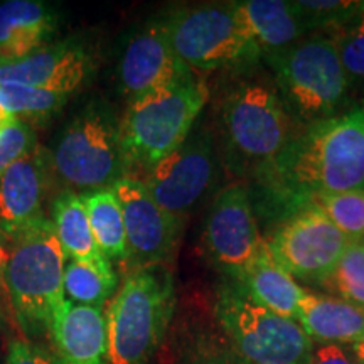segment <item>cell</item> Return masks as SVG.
I'll use <instances>...</instances> for the list:
<instances>
[{
  "label": "cell",
  "instance_id": "obj_1",
  "mask_svg": "<svg viewBox=\"0 0 364 364\" xmlns=\"http://www.w3.org/2000/svg\"><path fill=\"white\" fill-rule=\"evenodd\" d=\"M255 182L268 211L284 220L318 196L364 191V110L309 124Z\"/></svg>",
  "mask_w": 364,
  "mask_h": 364
},
{
  "label": "cell",
  "instance_id": "obj_2",
  "mask_svg": "<svg viewBox=\"0 0 364 364\" xmlns=\"http://www.w3.org/2000/svg\"><path fill=\"white\" fill-rule=\"evenodd\" d=\"M176 282L167 265L127 272L107 309L108 364H150L169 334Z\"/></svg>",
  "mask_w": 364,
  "mask_h": 364
},
{
  "label": "cell",
  "instance_id": "obj_3",
  "mask_svg": "<svg viewBox=\"0 0 364 364\" xmlns=\"http://www.w3.org/2000/svg\"><path fill=\"white\" fill-rule=\"evenodd\" d=\"M209 100L204 78L196 73L127 103L120 139L127 171L144 174L179 147L194 129Z\"/></svg>",
  "mask_w": 364,
  "mask_h": 364
},
{
  "label": "cell",
  "instance_id": "obj_4",
  "mask_svg": "<svg viewBox=\"0 0 364 364\" xmlns=\"http://www.w3.org/2000/svg\"><path fill=\"white\" fill-rule=\"evenodd\" d=\"M226 164L235 174L257 179L295 136L294 120L270 85L245 80L221 100Z\"/></svg>",
  "mask_w": 364,
  "mask_h": 364
},
{
  "label": "cell",
  "instance_id": "obj_5",
  "mask_svg": "<svg viewBox=\"0 0 364 364\" xmlns=\"http://www.w3.org/2000/svg\"><path fill=\"white\" fill-rule=\"evenodd\" d=\"M7 289L22 338H49L58 309L65 302L66 255L49 216L9 245Z\"/></svg>",
  "mask_w": 364,
  "mask_h": 364
},
{
  "label": "cell",
  "instance_id": "obj_6",
  "mask_svg": "<svg viewBox=\"0 0 364 364\" xmlns=\"http://www.w3.org/2000/svg\"><path fill=\"white\" fill-rule=\"evenodd\" d=\"M53 177L63 189L83 194L113 188L129 176L120 139V117L105 100H91L68 122L49 152Z\"/></svg>",
  "mask_w": 364,
  "mask_h": 364
},
{
  "label": "cell",
  "instance_id": "obj_7",
  "mask_svg": "<svg viewBox=\"0 0 364 364\" xmlns=\"http://www.w3.org/2000/svg\"><path fill=\"white\" fill-rule=\"evenodd\" d=\"M215 317L248 364H309L314 341L299 321L260 306L240 282L225 279L218 285Z\"/></svg>",
  "mask_w": 364,
  "mask_h": 364
},
{
  "label": "cell",
  "instance_id": "obj_8",
  "mask_svg": "<svg viewBox=\"0 0 364 364\" xmlns=\"http://www.w3.org/2000/svg\"><path fill=\"white\" fill-rule=\"evenodd\" d=\"M263 58L272 68L287 110L307 125L334 117L349 85L336 39H302Z\"/></svg>",
  "mask_w": 364,
  "mask_h": 364
},
{
  "label": "cell",
  "instance_id": "obj_9",
  "mask_svg": "<svg viewBox=\"0 0 364 364\" xmlns=\"http://www.w3.org/2000/svg\"><path fill=\"white\" fill-rule=\"evenodd\" d=\"M172 48L194 73H206L258 58L238 2L174 9L164 16Z\"/></svg>",
  "mask_w": 364,
  "mask_h": 364
},
{
  "label": "cell",
  "instance_id": "obj_10",
  "mask_svg": "<svg viewBox=\"0 0 364 364\" xmlns=\"http://www.w3.org/2000/svg\"><path fill=\"white\" fill-rule=\"evenodd\" d=\"M218 172L215 134L208 127L194 125L188 139L140 181L159 206L186 218L215 191Z\"/></svg>",
  "mask_w": 364,
  "mask_h": 364
},
{
  "label": "cell",
  "instance_id": "obj_11",
  "mask_svg": "<svg viewBox=\"0 0 364 364\" xmlns=\"http://www.w3.org/2000/svg\"><path fill=\"white\" fill-rule=\"evenodd\" d=\"M265 243L248 186L235 182L218 191L203 230V250L211 265L225 279L240 280Z\"/></svg>",
  "mask_w": 364,
  "mask_h": 364
},
{
  "label": "cell",
  "instance_id": "obj_12",
  "mask_svg": "<svg viewBox=\"0 0 364 364\" xmlns=\"http://www.w3.org/2000/svg\"><path fill=\"white\" fill-rule=\"evenodd\" d=\"M351 243L317 206L287 218L267 240L272 257L294 279L311 284H327Z\"/></svg>",
  "mask_w": 364,
  "mask_h": 364
},
{
  "label": "cell",
  "instance_id": "obj_13",
  "mask_svg": "<svg viewBox=\"0 0 364 364\" xmlns=\"http://www.w3.org/2000/svg\"><path fill=\"white\" fill-rule=\"evenodd\" d=\"M113 191L124 213L129 272L142 267L167 265L179 248L186 218L159 206L139 177H122Z\"/></svg>",
  "mask_w": 364,
  "mask_h": 364
},
{
  "label": "cell",
  "instance_id": "obj_14",
  "mask_svg": "<svg viewBox=\"0 0 364 364\" xmlns=\"http://www.w3.org/2000/svg\"><path fill=\"white\" fill-rule=\"evenodd\" d=\"M191 73L172 48L164 16L147 21L127 39L117 65L118 85L129 102Z\"/></svg>",
  "mask_w": 364,
  "mask_h": 364
},
{
  "label": "cell",
  "instance_id": "obj_15",
  "mask_svg": "<svg viewBox=\"0 0 364 364\" xmlns=\"http://www.w3.org/2000/svg\"><path fill=\"white\" fill-rule=\"evenodd\" d=\"M95 63L93 51L85 41H56L17 61L0 63V86L73 95L93 75Z\"/></svg>",
  "mask_w": 364,
  "mask_h": 364
},
{
  "label": "cell",
  "instance_id": "obj_16",
  "mask_svg": "<svg viewBox=\"0 0 364 364\" xmlns=\"http://www.w3.org/2000/svg\"><path fill=\"white\" fill-rule=\"evenodd\" d=\"M49 152L36 147L7 169L0 179V235L6 245L46 220L44 204L51 188Z\"/></svg>",
  "mask_w": 364,
  "mask_h": 364
},
{
  "label": "cell",
  "instance_id": "obj_17",
  "mask_svg": "<svg viewBox=\"0 0 364 364\" xmlns=\"http://www.w3.org/2000/svg\"><path fill=\"white\" fill-rule=\"evenodd\" d=\"M49 339L58 364H108L105 309L65 300L54 316Z\"/></svg>",
  "mask_w": 364,
  "mask_h": 364
},
{
  "label": "cell",
  "instance_id": "obj_18",
  "mask_svg": "<svg viewBox=\"0 0 364 364\" xmlns=\"http://www.w3.org/2000/svg\"><path fill=\"white\" fill-rule=\"evenodd\" d=\"M58 29V17L38 0H7L0 4V63L29 56L49 44Z\"/></svg>",
  "mask_w": 364,
  "mask_h": 364
},
{
  "label": "cell",
  "instance_id": "obj_19",
  "mask_svg": "<svg viewBox=\"0 0 364 364\" xmlns=\"http://www.w3.org/2000/svg\"><path fill=\"white\" fill-rule=\"evenodd\" d=\"M297 321L314 343L351 346L364 341V312L343 299L307 292Z\"/></svg>",
  "mask_w": 364,
  "mask_h": 364
},
{
  "label": "cell",
  "instance_id": "obj_20",
  "mask_svg": "<svg viewBox=\"0 0 364 364\" xmlns=\"http://www.w3.org/2000/svg\"><path fill=\"white\" fill-rule=\"evenodd\" d=\"M54 233L65 252L68 260L83 262L97 267L103 272H115L110 263L100 252L93 231H91L88 213L78 193L71 189H61L54 196L49 206Z\"/></svg>",
  "mask_w": 364,
  "mask_h": 364
},
{
  "label": "cell",
  "instance_id": "obj_21",
  "mask_svg": "<svg viewBox=\"0 0 364 364\" xmlns=\"http://www.w3.org/2000/svg\"><path fill=\"white\" fill-rule=\"evenodd\" d=\"M238 6L260 56L297 44L309 31L294 2L243 0Z\"/></svg>",
  "mask_w": 364,
  "mask_h": 364
},
{
  "label": "cell",
  "instance_id": "obj_22",
  "mask_svg": "<svg viewBox=\"0 0 364 364\" xmlns=\"http://www.w3.org/2000/svg\"><path fill=\"white\" fill-rule=\"evenodd\" d=\"M241 285L252 295L253 300L268 311L297 321L299 309L306 297V290L292 275L272 257L268 245L260 252L252 265L240 277Z\"/></svg>",
  "mask_w": 364,
  "mask_h": 364
},
{
  "label": "cell",
  "instance_id": "obj_23",
  "mask_svg": "<svg viewBox=\"0 0 364 364\" xmlns=\"http://www.w3.org/2000/svg\"><path fill=\"white\" fill-rule=\"evenodd\" d=\"M100 252L108 262L129 265V247L124 213L113 188H102L80 194Z\"/></svg>",
  "mask_w": 364,
  "mask_h": 364
},
{
  "label": "cell",
  "instance_id": "obj_24",
  "mask_svg": "<svg viewBox=\"0 0 364 364\" xmlns=\"http://www.w3.org/2000/svg\"><path fill=\"white\" fill-rule=\"evenodd\" d=\"M176 364H248L218 324H193L182 331Z\"/></svg>",
  "mask_w": 364,
  "mask_h": 364
},
{
  "label": "cell",
  "instance_id": "obj_25",
  "mask_svg": "<svg viewBox=\"0 0 364 364\" xmlns=\"http://www.w3.org/2000/svg\"><path fill=\"white\" fill-rule=\"evenodd\" d=\"M65 297L76 306L105 309L118 290L115 272L108 273L83 262L68 260L63 277Z\"/></svg>",
  "mask_w": 364,
  "mask_h": 364
},
{
  "label": "cell",
  "instance_id": "obj_26",
  "mask_svg": "<svg viewBox=\"0 0 364 364\" xmlns=\"http://www.w3.org/2000/svg\"><path fill=\"white\" fill-rule=\"evenodd\" d=\"M2 97L4 105L14 118H19L33 127L48 124L56 113L61 112L71 95L24 86H2Z\"/></svg>",
  "mask_w": 364,
  "mask_h": 364
},
{
  "label": "cell",
  "instance_id": "obj_27",
  "mask_svg": "<svg viewBox=\"0 0 364 364\" xmlns=\"http://www.w3.org/2000/svg\"><path fill=\"white\" fill-rule=\"evenodd\" d=\"M317 206L351 241H364V191L318 196Z\"/></svg>",
  "mask_w": 364,
  "mask_h": 364
},
{
  "label": "cell",
  "instance_id": "obj_28",
  "mask_svg": "<svg viewBox=\"0 0 364 364\" xmlns=\"http://www.w3.org/2000/svg\"><path fill=\"white\" fill-rule=\"evenodd\" d=\"M295 7L309 31L351 24L364 14L359 0H297Z\"/></svg>",
  "mask_w": 364,
  "mask_h": 364
},
{
  "label": "cell",
  "instance_id": "obj_29",
  "mask_svg": "<svg viewBox=\"0 0 364 364\" xmlns=\"http://www.w3.org/2000/svg\"><path fill=\"white\" fill-rule=\"evenodd\" d=\"M329 282L343 300L364 312V241L349 245Z\"/></svg>",
  "mask_w": 364,
  "mask_h": 364
},
{
  "label": "cell",
  "instance_id": "obj_30",
  "mask_svg": "<svg viewBox=\"0 0 364 364\" xmlns=\"http://www.w3.org/2000/svg\"><path fill=\"white\" fill-rule=\"evenodd\" d=\"M38 147L36 132L19 118H12L0 129V179L7 169Z\"/></svg>",
  "mask_w": 364,
  "mask_h": 364
},
{
  "label": "cell",
  "instance_id": "obj_31",
  "mask_svg": "<svg viewBox=\"0 0 364 364\" xmlns=\"http://www.w3.org/2000/svg\"><path fill=\"white\" fill-rule=\"evenodd\" d=\"M336 44L348 78L364 80V14L346 26Z\"/></svg>",
  "mask_w": 364,
  "mask_h": 364
},
{
  "label": "cell",
  "instance_id": "obj_32",
  "mask_svg": "<svg viewBox=\"0 0 364 364\" xmlns=\"http://www.w3.org/2000/svg\"><path fill=\"white\" fill-rule=\"evenodd\" d=\"M4 364H58L51 351L22 336L9 339Z\"/></svg>",
  "mask_w": 364,
  "mask_h": 364
},
{
  "label": "cell",
  "instance_id": "obj_33",
  "mask_svg": "<svg viewBox=\"0 0 364 364\" xmlns=\"http://www.w3.org/2000/svg\"><path fill=\"white\" fill-rule=\"evenodd\" d=\"M7 263H9V248L0 235V332L6 334L9 339L21 336L19 327H17L16 316L11 297H9L7 289Z\"/></svg>",
  "mask_w": 364,
  "mask_h": 364
},
{
  "label": "cell",
  "instance_id": "obj_34",
  "mask_svg": "<svg viewBox=\"0 0 364 364\" xmlns=\"http://www.w3.org/2000/svg\"><path fill=\"white\" fill-rule=\"evenodd\" d=\"M309 364H358L351 349L341 344H318L314 346V351Z\"/></svg>",
  "mask_w": 364,
  "mask_h": 364
},
{
  "label": "cell",
  "instance_id": "obj_35",
  "mask_svg": "<svg viewBox=\"0 0 364 364\" xmlns=\"http://www.w3.org/2000/svg\"><path fill=\"white\" fill-rule=\"evenodd\" d=\"M349 349H351L353 356L358 361V364H364V341H363V343L351 344V346H349Z\"/></svg>",
  "mask_w": 364,
  "mask_h": 364
},
{
  "label": "cell",
  "instance_id": "obj_36",
  "mask_svg": "<svg viewBox=\"0 0 364 364\" xmlns=\"http://www.w3.org/2000/svg\"><path fill=\"white\" fill-rule=\"evenodd\" d=\"M12 118L14 117L11 115V113H9V110L6 108V105L0 103V129H2V127L6 125V124H9V122H11Z\"/></svg>",
  "mask_w": 364,
  "mask_h": 364
},
{
  "label": "cell",
  "instance_id": "obj_37",
  "mask_svg": "<svg viewBox=\"0 0 364 364\" xmlns=\"http://www.w3.org/2000/svg\"><path fill=\"white\" fill-rule=\"evenodd\" d=\"M0 364H2V356H0Z\"/></svg>",
  "mask_w": 364,
  "mask_h": 364
}]
</instances>
